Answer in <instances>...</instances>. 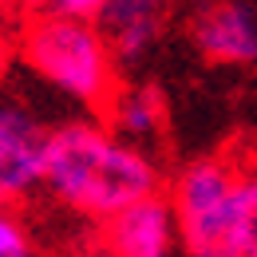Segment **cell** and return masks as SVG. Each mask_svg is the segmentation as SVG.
I'll return each mask as SVG.
<instances>
[{
	"label": "cell",
	"mask_w": 257,
	"mask_h": 257,
	"mask_svg": "<svg viewBox=\"0 0 257 257\" xmlns=\"http://www.w3.org/2000/svg\"><path fill=\"white\" fill-rule=\"evenodd\" d=\"M64 210L107 222L131 202L162 190V166L147 147L119 139L99 115L48 127L44 186Z\"/></svg>",
	"instance_id": "obj_1"
},
{
	"label": "cell",
	"mask_w": 257,
	"mask_h": 257,
	"mask_svg": "<svg viewBox=\"0 0 257 257\" xmlns=\"http://www.w3.org/2000/svg\"><path fill=\"white\" fill-rule=\"evenodd\" d=\"M12 44L36 79H44L52 91L79 103L91 115H103L123 83L119 60H115V52L95 20L60 16V12H32Z\"/></svg>",
	"instance_id": "obj_2"
},
{
	"label": "cell",
	"mask_w": 257,
	"mask_h": 257,
	"mask_svg": "<svg viewBox=\"0 0 257 257\" xmlns=\"http://www.w3.org/2000/svg\"><path fill=\"white\" fill-rule=\"evenodd\" d=\"M241 166L225 155L186 162L166 190L182 257H241Z\"/></svg>",
	"instance_id": "obj_3"
},
{
	"label": "cell",
	"mask_w": 257,
	"mask_h": 257,
	"mask_svg": "<svg viewBox=\"0 0 257 257\" xmlns=\"http://www.w3.org/2000/svg\"><path fill=\"white\" fill-rule=\"evenodd\" d=\"M48 123L20 99H0V206H20L44 186Z\"/></svg>",
	"instance_id": "obj_4"
},
{
	"label": "cell",
	"mask_w": 257,
	"mask_h": 257,
	"mask_svg": "<svg viewBox=\"0 0 257 257\" xmlns=\"http://www.w3.org/2000/svg\"><path fill=\"white\" fill-rule=\"evenodd\" d=\"M99 253L103 257H182L166 194L131 202L127 210L99 222Z\"/></svg>",
	"instance_id": "obj_5"
},
{
	"label": "cell",
	"mask_w": 257,
	"mask_h": 257,
	"mask_svg": "<svg viewBox=\"0 0 257 257\" xmlns=\"http://www.w3.org/2000/svg\"><path fill=\"white\" fill-rule=\"evenodd\" d=\"M190 40L210 64L249 67L257 64V12L241 0H210L194 12Z\"/></svg>",
	"instance_id": "obj_6"
},
{
	"label": "cell",
	"mask_w": 257,
	"mask_h": 257,
	"mask_svg": "<svg viewBox=\"0 0 257 257\" xmlns=\"http://www.w3.org/2000/svg\"><path fill=\"white\" fill-rule=\"evenodd\" d=\"M170 8H174V0H107L99 8L95 24L107 36L115 60L135 64L159 44L162 28L170 20Z\"/></svg>",
	"instance_id": "obj_7"
},
{
	"label": "cell",
	"mask_w": 257,
	"mask_h": 257,
	"mask_svg": "<svg viewBox=\"0 0 257 257\" xmlns=\"http://www.w3.org/2000/svg\"><path fill=\"white\" fill-rule=\"evenodd\" d=\"M99 119L119 139H127L135 147H151L166 131V99L155 83H119L115 99L107 103Z\"/></svg>",
	"instance_id": "obj_8"
},
{
	"label": "cell",
	"mask_w": 257,
	"mask_h": 257,
	"mask_svg": "<svg viewBox=\"0 0 257 257\" xmlns=\"http://www.w3.org/2000/svg\"><path fill=\"white\" fill-rule=\"evenodd\" d=\"M237 206H241V257H257V159L237 174Z\"/></svg>",
	"instance_id": "obj_9"
},
{
	"label": "cell",
	"mask_w": 257,
	"mask_h": 257,
	"mask_svg": "<svg viewBox=\"0 0 257 257\" xmlns=\"http://www.w3.org/2000/svg\"><path fill=\"white\" fill-rule=\"evenodd\" d=\"M0 257H40V245L16 206H0Z\"/></svg>",
	"instance_id": "obj_10"
},
{
	"label": "cell",
	"mask_w": 257,
	"mask_h": 257,
	"mask_svg": "<svg viewBox=\"0 0 257 257\" xmlns=\"http://www.w3.org/2000/svg\"><path fill=\"white\" fill-rule=\"evenodd\" d=\"M24 8L32 12H60V16H83V20H95L99 8L107 0H20Z\"/></svg>",
	"instance_id": "obj_11"
},
{
	"label": "cell",
	"mask_w": 257,
	"mask_h": 257,
	"mask_svg": "<svg viewBox=\"0 0 257 257\" xmlns=\"http://www.w3.org/2000/svg\"><path fill=\"white\" fill-rule=\"evenodd\" d=\"M12 60H16V44H12V36H8V32H0V83H4Z\"/></svg>",
	"instance_id": "obj_12"
},
{
	"label": "cell",
	"mask_w": 257,
	"mask_h": 257,
	"mask_svg": "<svg viewBox=\"0 0 257 257\" xmlns=\"http://www.w3.org/2000/svg\"><path fill=\"white\" fill-rule=\"evenodd\" d=\"M8 4H20V0H0V12H4V8H8Z\"/></svg>",
	"instance_id": "obj_13"
}]
</instances>
